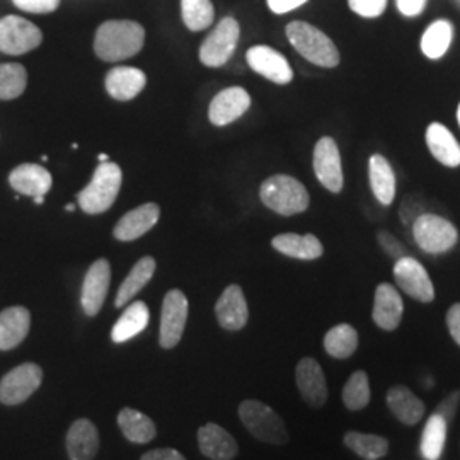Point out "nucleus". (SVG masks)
I'll list each match as a JSON object with an SVG mask.
<instances>
[{
    "label": "nucleus",
    "instance_id": "nucleus-1",
    "mask_svg": "<svg viewBox=\"0 0 460 460\" xmlns=\"http://www.w3.org/2000/svg\"><path fill=\"white\" fill-rule=\"evenodd\" d=\"M146 30L135 21H106L98 28L94 51L102 62H121L144 49Z\"/></svg>",
    "mask_w": 460,
    "mask_h": 460
},
{
    "label": "nucleus",
    "instance_id": "nucleus-2",
    "mask_svg": "<svg viewBox=\"0 0 460 460\" xmlns=\"http://www.w3.org/2000/svg\"><path fill=\"white\" fill-rule=\"evenodd\" d=\"M260 197L270 210L285 217L305 212L311 203L305 186L296 181V178L285 174L268 178L261 184Z\"/></svg>",
    "mask_w": 460,
    "mask_h": 460
},
{
    "label": "nucleus",
    "instance_id": "nucleus-3",
    "mask_svg": "<svg viewBox=\"0 0 460 460\" xmlns=\"http://www.w3.org/2000/svg\"><path fill=\"white\" fill-rule=\"evenodd\" d=\"M121 169L115 163H101L91 182L77 195L79 207L85 214H102L115 203L121 188Z\"/></svg>",
    "mask_w": 460,
    "mask_h": 460
},
{
    "label": "nucleus",
    "instance_id": "nucleus-4",
    "mask_svg": "<svg viewBox=\"0 0 460 460\" xmlns=\"http://www.w3.org/2000/svg\"><path fill=\"white\" fill-rule=\"evenodd\" d=\"M287 36L292 47L315 66L332 68L340 64V51L336 45L313 24L294 21L287 26Z\"/></svg>",
    "mask_w": 460,
    "mask_h": 460
},
{
    "label": "nucleus",
    "instance_id": "nucleus-5",
    "mask_svg": "<svg viewBox=\"0 0 460 460\" xmlns=\"http://www.w3.org/2000/svg\"><path fill=\"white\" fill-rule=\"evenodd\" d=\"M239 416L247 431L264 444L283 445L288 442V431L281 416L261 401L249 399L241 402Z\"/></svg>",
    "mask_w": 460,
    "mask_h": 460
},
{
    "label": "nucleus",
    "instance_id": "nucleus-6",
    "mask_svg": "<svg viewBox=\"0 0 460 460\" xmlns=\"http://www.w3.org/2000/svg\"><path fill=\"white\" fill-rule=\"evenodd\" d=\"M412 235L416 244L429 254L447 252L459 241L457 229L448 220L433 214L420 215L412 222Z\"/></svg>",
    "mask_w": 460,
    "mask_h": 460
},
{
    "label": "nucleus",
    "instance_id": "nucleus-7",
    "mask_svg": "<svg viewBox=\"0 0 460 460\" xmlns=\"http://www.w3.org/2000/svg\"><path fill=\"white\" fill-rule=\"evenodd\" d=\"M43 380V370L36 363H22L0 380V402L17 406L38 391Z\"/></svg>",
    "mask_w": 460,
    "mask_h": 460
},
{
    "label": "nucleus",
    "instance_id": "nucleus-8",
    "mask_svg": "<svg viewBox=\"0 0 460 460\" xmlns=\"http://www.w3.org/2000/svg\"><path fill=\"white\" fill-rule=\"evenodd\" d=\"M41 41L43 33L31 21L19 16L0 19V51L7 55H22L38 49Z\"/></svg>",
    "mask_w": 460,
    "mask_h": 460
},
{
    "label": "nucleus",
    "instance_id": "nucleus-9",
    "mask_svg": "<svg viewBox=\"0 0 460 460\" xmlns=\"http://www.w3.org/2000/svg\"><path fill=\"white\" fill-rule=\"evenodd\" d=\"M241 28L234 17H224L199 49V60L207 66L227 64L237 47Z\"/></svg>",
    "mask_w": 460,
    "mask_h": 460
},
{
    "label": "nucleus",
    "instance_id": "nucleus-10",
    "mask_svg": "<svg viewBox=\"0 0 460 460\" xmlns=\"http://www.w3.org/2000/svg\"><path fill=\"white\" fill-rule=\"evenodd\" d=\"M395 283L399 288L412 296L414 300H420L423 304L435 300V287L429 279L425 266L418 260L402 256L394 264Z\"/></svg>",
    "mask_w": 460,
    "mask_h": 460
},
{
    "label": "nucleus",
    "instance_id": "nucleus-11",
    "mask_svg": "<svg viewBox=\"0 0 460 460\" xmlns=\"http://www.w3.org/2000/svg\"><path fill=\"white\" fill-rule=\"evenodd\" d=\"M314 172L331 193L343 190V167L336 142L331 137L321 138L314 148Z\"/></svg>",
    "mask_w": 460,
    "mask_h": 460
},
{
    "label": "nucleus",
    "instance_id": "nucleus-12",
    "mask_svg": "<svg viewBox=\"0 0 460 460\" xmlns=\"http://www.w3.org/2000/svg\"><path fill=\"white\" fill-rule=\"evenodd\" d=\"M188 319V298L181 290H171L164 296L161 315L159 341L164 349H171L181 341Z\"/></svg>",
    "mask_w": 460,
    "mask_h": 460
},
{
    "label": "nucleus",
    "instance_id": "nucleus-13",
    "mask_svg": "<svg viewBox=\"0 0 460 460\" xmlns=\"http://www.w3.org/2000/svg\"><path fill=\"white\" fill-rule=\"evenodd\" d=\"M110 283H111V266L108 263V260H98L87 270L84 279L81 302H83L85 315L89 317L98 315L108 296Z\"/></svg>",
    "mask_w": 460,
    "mask_h": 460
},
{
    "label": "nucleus",
    "instance_id": "nucleus-14",
    "mask_svg": "<svg viewBox=\"0 0 460 460\" xmlns=\"http://www.w3.org/2000/svg\"><path fill=\"white\" fill-rule=\"evenodd\" d=\"M296 382L304 401L321 408L328 401V382L321 365L314 358H302L296 368Z\"/></svg>",
    "mask_w": 460,
    "mask_h": 460
},
{
    "label": "nucleus",
    "instance_id": "nucleus-15",
    "mask_svg": "<svg viewBox=\"0 0 460 460\" xmlns=\"http://www.w3.org/2000/svg\"><path fill=\"white\" fill-rule=\"evenodd\" d=\"M246 57L249 66L271 83L288 84L294 79L292 66L277 49L260 45L249 49Z\"/></svg>",
    "mask_w": 460,
    "mask_h": 460
},
{
    "label": "nucleus",
    "instance_id": "nucleus-16",
    "mask_svg": "<svg viewBox=\"0 0 460 460\" xmlns=\"http://www.w3.org/2000/svg\"><path fill=\"white\" fill-rule=\"evenodd\" d=\"M251 106V96L243 87H229L218 93L208 110V118L215 127H226L239 119Z\"/></svg>",
    "mask_w": 460,
    "mask_h": 460
},
{
    "label": "nucleus",
    "instance_id": "nucleus-17",
    "mask_svg": "<svg viewBox=\"0 0 460 460\" xmlns=\"http://www.w3.org/2000/svg\"><path fill=\"white\" fill-rule=\"evenodd\" d=\"M218 324L227 331L244 328L249 319L246 296L239 285H230L218 298L215 305Z\"/></svg>",
    "mask_w": 460,
    "mask_h": 460
},
{
    "label": "nucleus",
    "instance_id": "nucleus-18",
    "mask_svg": "<svg viewBox=\"0 0 460 460\" xmlns=\"http://www.w3.org/2000/svg\"><path fill=\"white\" fill-rule=\"evenodd\" d=\"M161 217V208L155 203H144L137 208H133L132 212L123 215L119 218V222L116 224L115 234L118 241L123 243H130L138 237H142L144 234H147L152 229Z\"/></svg>",
    "mask_w": 460,
    "mask_h": 460
},
{
    "label": "nucleus",
    "instance_id": "nucleus-19",
    "mask_svg": "<svg viewBox=\"0 0 460 460\" xmlns=\"http://www.w3.org/2000/svg\"><path fill=\"white\" fill-rule=\"evenodd\" d=\"M198 445L201 454L212 460H232L239 454L235 438L215 423H207L198 429Z\"/></svg>",
    "mask_w": 460,
    "mask_h": 460
},
{
    "label": "nucleus",
    "instance_id": "nucleus-20",
    "mask_svg": "<svg viewBox=\"0 0 460 460\" xmlns=\"http://www.w3.org/2000/svg\"><path fill=\"white\" fill-rule=\"evenodd\" d=\"M404 313V304L399 292L391 283H380L376 290L372 317L378 328L394 331L401 324Z\"/></svg>",
    "mask_w": 460,
    "mask_h": 460
},
{
    "label": "nucleus",
    "instance_id": "nucleus-21",
    "mask_svg": "<svg viewBox=\"0 0 460 460\" xmlns=\"http://www.w3.org/2000/svg\"><path fill=\"white\" fill-rule=\"evenodd\" d=\"M99 450L98 428L89 420H75L66 433L70 460H94Z\"/></svg>",
    "mask_w": 460,
    "mask_h": 460
},
{
    "label": "nucleus",
    "instance_id": "nucleus-22",
    "mask_svg": "<svg viewBox=\"0 0 460 460\" xmlns=\"http://www.w3.org/2000/svg\"><path fill=\"white\" fill-rule=\"evenodd\" d=\"M104 84L111 98L116 101H132L144 91L147 75L135 66H115L108 72Z\"/></svg>",
    "mask_w": 460,
    "mask_h": 460
},
{
    "label": "nucleus",
    "instance_id": "nucleus-23",
    "mask_svg": "<svg viewBox=\"0 0 460 460\" xmlns=\"http://www.w3.org/2000/svg\"><path fill=\"white\" fill-rule=\"evenodd\" d=\"M51 174L38 164H21L9 174V184L17 193L26 197H45L51 190Z\"/></svg>",
    "mask_w": 460,
    "mask_h": 460
},
{
    "label": "nucleus",
    "instance_id": "nucleus-24",
    "mask_svg": "<svg viewBox=\"0 0 460 460\" xmlns=\"http://www.w3.org/2000/svg\"><path fill=\"white\" fill-rule=\"evenodd\" d=\"M31 328V314L26 307H9L0 313V351L21 345Z\"/></svg>",
    "mask_w": 460,
    "mask_h": 460
},
{
    "label": "nucleus",
    "instance_id": "nucleus-25",
    "mask_svg": "<svg viewBox=\"0 0 460 460\" xmlns=\"http://www.w3.org/2000/svg\"><path fill=\"white\" fill-rule=\"evenodd\" d=\"M387 406L395 418L404 425H416L425 416V402L416 397L406 385H394L387 393Z\"/></svg>",
    "mask_w": 460,
    "mask_h": 460
},
{
    "label": "nucleus",
    "instance_id": "nucleus-26",
    "mask_svg": "<svg viewBox=\"0 0 460 460\" xmlns=\"http://www.w3.org/2000/svg\"><path fill=\"white\" fill-rule=\"evenodd\" d=\"M427 144L437 161H440L447 167H459V142L447 127L440 123H431L427 130Z\"/></svg>",
    "mask_w": 460,
    "mask_h": 460
},
{
    "label": "nucleus",
    "instance_id": "nucleus-27",
    "mask_svg": "<svg viewBox=\"0 0 460 460\" xmlns=\"http://www.w3.org/2000/svg\"><path fill=\"white\" fill-rule=\"evenodd\" d=\"M271 244L281 254L296 260H317L324 252L321 241L313 234H279L271 241Z\"/></svg>",
    "mask_w": 460,
    "mask_h": 460
},
{
    "label": "nucleus",
    "instance_id": "nucleus-28",
    "mask_svg": "<svg viewBox=\"0 0 460 460\" xmlns=\"http://www.w3.org/2000/svg\"><path fill=\"white\" fill-rule=\"evenodd\" d=\"M147 304L142 300H137L130 304V307L121 314V317L116 321L113 331H111V340L115 343H125L130 341L137 334H140L144 329L148 326Z\"/></svg>",
    "mask_w": 460,
    "mask_h": 460
},
{
    "label": "nucleus",
    "instance_id": "nucleus-29",
    "mask_svg": "<svg viewBox=\"0 0 460 460\" xmlns=\"http://www.w3.org/2000/svg\"><path fill=\"white\" fill-rule=\"evenodd\" d=\"M118 425L127 440L132 444H148L155 438L157 428L147 414L133 408H123L118 414Z\"/></svg>",
    "mask_w": 460,
    "mask_h": 460
},
{
    "label": "nucleus",
    "instance_id": "nucleus-30",
    "mask_svg": "<svg viewBox=\"0 0 460 460\" xmlns=\"http://www.w3.org/2000/svg\"><path fill=\"white\" fill-rule=\"evenodd\" d=\"M370 186L372 191L382 205H391L395 197V174L391 164L382 155H372L370 157Z\"/></svg>",
    "mask_w": 460,
    "mask_h": 460
},
{
    "label": "nucleus",
    "instance_id": "nucleus-31",
    "mask_svg": "<svg viewBox=\"0 0 460 460\" xmlns=\"http://www.w3.org/2000/svg\"><path fill=\"white\" fill-rule=\"evenodd\" d=\"M155 260L152 256H144L138 263L133 266L130 275L121 283L118 294H116V307H125L127 304H130L133 296H137L155 273Z\"/></svg>",
    "mask_w": 460,
    "mask_h": 460
},
{
    "label": "nucleus",
    "instance_id": "nucleus-32",
    "mask_svg": "<svg viewBox=\"0 0 460 460\" xmlns=\"http://www.w3.org/2000/svg\"><path fill=\"white\" fill-rule=\"evenodd\" d=\"M324 348L332 358H349L358 348V332L349 324H338L324 336Z\"/></svg>",
    "mask_w": 460,
    "mask_h": 460
},
{
    "label": "nucleus",
    "instance_id": "nucleus-33",
    "mask_svg": "<svg viewBox=\"0 0 460 460\" xmlns=\"http://www.w3.org/2000/svg\"><path fill=\"white\" fill-rule=\"evenodd\" d=\"M345 445L363 460L382 459L389 452L387 438L360 431H348L345 435Z\"/></svg>",
    "mask_w": 460,
    "mask_h": 460
},
{
    "label": "nucleus",
    "instance_id": "nucleus-34",
    "mask_svg": "<svg viewBox=\"0 0 460 460\" xmlns=\"http://www.w3.org/2000/svg\"><path fill=\"white\" fill-rule=\"evenodd\" d=\"M447 421L440 414L433 412L423 429L421 437V456L425 460H438L444 452L445 440H447Z\"/></svg>",
    "mask_w": 460,
    "mask_h": 460
},
{
    "label": "nucleus",
    "instance_id": "nucleus-35",
    "mask_svg": "<svg viewBox=\"0 0 460 460\" xmlns=\"http://www.w3.org/2000/svg\"><path fill=\"white\" fill-rule=\"evenodd\" d=\"M452 41V24L448 21H437L428 28L421 38V49L428 58H442Z\"/></svg>",
    "mask_w": 460,
    "mask_h": 460
},
{
    "label": "nucleus",
    "instance_id": "nucleus-36",
    "mask_svg": "<svg viewBox=\"0 0 460 460\" xmlns=\"http://www.w3.org/2000/svg\"><path fill=\"white\" fill-rule=\"evenodd\" d=\"M182 21L191 31H203L212 26L215 9L210 0H181Z\"/></svg>",
    "mask_w": 460,
    "mask_h": 460
},
{
    "label": "nucleus",
    "instance_id": "nucleus-37",
    "mask_svg": "<svg viewBox=\"0 0 460 460\" xmlns=\"http://www.w3.org/2000/svg\"><path fill=\"white\" fill-rule=\"evenodd\" d=\"M343 402L349 411H360L370 402V382L363 370H357L343 387Z\"/></svg>",
    "mask_w": 460,
    "mask_h": 460
},
{
    "label": "nucleus",
    "instance_id": "nucleus-38",
    "mask_svg": "<svg viewBox=\"0 0 460 460\" xmlns=\"http://www.w3.org/2000/svg\"><path fill=\"white\" fill-rule=\"evenodd\" d=\"M28 72L21 64H0V99L11 101L24 93Z\"/></svg>",
    "mask_w": 460,
    "mask_h": 460
},
{
    "label": "nucleus",
    "instance_id": "nucleus-39",
    "mask_svg": "<svg viewBox=\"0 0 460 460\" xmlns=\"http://www.w3.org/2000/svg\"><path fill=\"white\" fill-rule=\"evenodd\" d=\"M353 13L363 17H377L385 11L387 0H348Z\"/></svg>",
    "mask_w": 460,
    "mask_h": 460
},
{
    "label": "nucleus",
    "instance_id": "nucleus-40",
    "mask_svg": "<svg viewBox=\"0 0 460 460\" xmlns=\"http://www.w3.org/2000/svg\"><path fill=\"white\" fill-rule=\"evenodd\" d=\"M14 4L21 11H26V13L49 14L60 5V0H14Z\"/></svg>",
    "mask_w": 460,
    "mask_h": 460
},
{
    "label": "nucleus",
    "instance_id": "nucleus-41",
    "mask_svg": "<svg viewBox=\"0 0 460 460\" xmlns=\"http://www.w3.org/2000/svg\"><path fill=\"white\" fill-rule=\"evenodd\" d=\"M460 404V391H454L452 394L447 395L444 401L438 404L437 408V414H440L447 421V425L456 418V412L459 410Z\"/></svg>",
    "mask_w": 460,
    "mask_h": 460
},
{
    "label": "nucleus",
    "instance_id": "nucleus-42",
    "mask_svg": "<svg viewBox=\"0 0 460 460\" xmlns=\"http://www.w3.org/2000/svg\"><path fill=\"white\" fill-rule=\"evenodd\" d=\"M378 243H380L382 249H384L389 256L395 258V260H399V258L404 256V247L401 246V243L395 239L394 235H391V234H387V232H380V234H378Z\"/></svg>",
    "mask_w": 460,
    "mask_h": 460
},
{
    "label": "nucleus",
    "instance_id": "nucleus-43",
    "mask_svg": "<svg viewBox=\"0 0 460 460\" xmlns=\"http://www.w3.org/2000/svg\"><path fill=\"white\" fill-rule=\"evenodd\" d=\"M447 326L454 338V341L460 346V304H454L447 313Z\"/></svg>",
    "mask_w": 460,
    "mask_h": 460
},
{
    "label": "nucleus",
    "instance_id": "nucleus-44",
    "mask_svg": "<svg viewBox=\"0 0 460 460\" xmlns=\"http://www.w3.org/2000/svg\"><path fill=\"white\" fill-rule=\"evenodd\" d=\"M140 460H186L181 452H178L176 448H157V450H150L147 454H144V457Z\"/></svg>",
    "mask_w": 460,
    "mask_h": 460
},
{
    "label": "nucleus",
    "instance_id": "nucleus-45",
    "mask_svg": "<svg viewBox=\"0 0 460 460\" xmlns=\"http://www.w3.org/2000/svg\"><path fill=\"white\" fill-rule=\"evenodd\" d=\"M427 0H397V7L404 16L414 17L423 13Z\"/></svg>",
    "mask_w": 460,
    "mask_h": 460
},
{
    "label": "nucleus",
    "instance_id": "nucleus-46",
    "mask_svg": "<svg viewBox=\"0 0 460 460\" xmlns=\"http://www.w3.org/2000/svg\"><path fill=\"white\" fill-rule=\"evenodd\" d=\"M307 0H268V5L273 13L277 14H285V13H290L296 7L304 5Z\"/></svg>",
    "mask_w": 460,
    "mask_h": 460
},
{
    "label": "nucleus",
    "instance_id": "nucleus-47",
    "mask_svg": "<svg viewBox=\"0 0 460 460\" xmlns=\"http://www.w3.org/2000/svg\"><path fill=\"white\" fill-rule=\"evenodd\" d=\"M408 212V215H404V217H401V220L404 222V224H412L421 212H423V207L418 203V205H414V207H411V201L410 199H404V203H402V207H401V214H406Z\"/></svg>",
    "mask_w": 460,
    "mask_h": 460
},
{
    "label": "nucleus",
    "instance_id": "nucleus-48",
    "mask_svg": "<svg viewBox=\"0 0 460 460\" xmlns=\"http://www.w3.org/2000/svg\"><path fill=\"white\" fill-rule=\"evenodd\" d=\"M43 201H45V197L34 198V203H36V205H43Z\"/></svg>",
    "mask_w": 460,
    "mask_h": 460
},
{
    "label": "nucleus",
    "instance_id": "nucleus-49",
    "mask_svg": "<svg viewBox=\"0 0 460 460\" xmlns=\"http://www.w3.org/2000/svg\"><path fill=\"white\" fill-rule=\"evenodd\" d=\"M99 161H101V163H108V155L101 154V155H99Z\"/></svg>",
    "mask_w": 460,
    "mask_h": 460
},
{
    "label": "nucleus",
    "instance_id": "nucleus-50",
    "mask_svg": "<svg viewBox=\"0 0 460 460\" xmlns=\"http://www.w3.org/2000/svg\"><path fill=\"white\" fill-rule=\"evenodd\" d=\"M66 210H68V212H72V210H74V205H72V203H70V205H66Z\"/></svg>",
    "mask_w": 460,
    "mask_h": 460
},
{
    "label": "nucleus",
    "instance_id": "nucleus-51",
    "mask_svg": "<svg viewBox=\"0 0 460 460\" xmlns=\"http://www.w3.org/2000/svg\"><path fill=\"white\" fill-rule=\"evenodd\" d=\"M457 119H459V125H460V104H459V110H457Z\"/></svg>",
    "mask_w": 460,
    "mask_h": 460
}]
</instances>
